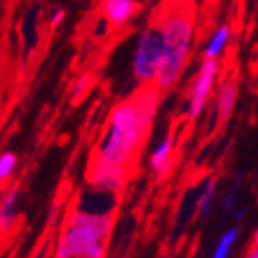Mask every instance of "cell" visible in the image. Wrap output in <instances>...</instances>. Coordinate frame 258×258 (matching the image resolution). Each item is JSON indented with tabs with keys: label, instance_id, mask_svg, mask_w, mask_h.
I'll return each instance as SVG.
<instances>
[{
	"label": "cell",
	"instance_id": "d6986e66",
	"mask_svg": "<svg viewBox=\"0 0 258 258\" xmlns=\"http://www.w3.org/2000/svg\"><path fill=\"white\" fill-rule=\"evenodd\" d=\"M247 258H258V247H254V249L251 251L249 256H247Z\"/></svg>",
	"mask_w": 258,
	"mask_h": 258
},
{
	"label": "cell",
	"instance_id": "52a82bcc",
	"mask_svg": "<svg viewBox=\"0 0 258 258\" xmlns=\"http://www.w3.org/2000/svg\"><path fill=\"white\" fill-rule=\"evenodd\" d=\"M173 134L168 132L163 139L159 141V145L155 147V150L150 155V168L154 170L157 181H163L170 175L173 168Z\"/></svg>",
	"mask_w": 258,
	"mask_h": 258
},
{
	"label": "cell",
	"instance_id": "30bf717a",
	"mask_svg": "<svg viewBox=\"0 0 258 258\" xmlns=\"http://www.w3.org/2000/svg\"><path fill=\"white\" fill-rule=\"evenodd\" d=\"M18 188H9L0 199V233L13 228L18 219Z\"/></svg>",
	"mask_w": 258,
	"mask_h": 258
},
{
	"label": "cell",
	"instance_id": "ac0fdd59",
	"mask_svg": "<svg viewBox=\"0 0 258 258\" xmlns=\"http://www.w3.org/2000/svg\"><path fill=\"white\" fill-rule=\"evenodd\" d=\"M244 217H245V210L244 208H240V210L237 211V213H235V222H242V220H244Z\"/></svg>",
	"mask_w": 258,
	"mask_h": 258
},
{
	"label": "cell",
	"instance_id": "4fadbf2b",
	"mask_svg": "<svg viewBox=\"0 0 258 258\" xmlns=\"http://www.w3.org/2000/svg\"><path fill=\"white\" fill-rule=\"evenodd\" d=\"M237 240H238V228H229L228 231H224V235L217 242L211 258H228Z\"/></svg>",
	"mask_w": 258,
	"mask_h": 258
},
{
	"label": "cell",
	"instance_id": "e0dca14e",
	"mask_svg": "<svg viewBox=\"0 0 258 258\" xmlns=\"http://www.w3.org/2000/svg\"><path fill=\"white\" fill-rule=\"evenodd\" d=\"M63 18H65V11H63V9H56L54 13L51 15V26L52 27L60 26L61 22H63Z\"/></svg>",
	"mask_w": 258,
	"mask_h": 258
},
{
	"label": "cell",
	"instance_id": "5bb4252c",
	"mask_svg": "<svg viewBox=\"0 0 258 258\" xmlns=\"http://www.w3.org/2000/svg\"><path fill=\"white\" fill-rule=\"evenodd\" d=\"M92 82H94V74L92 73H83L82 76L76 78V82L73 83V89H71V99H73L74 103L80 101L87 92L91 91Z\"/></svg>",
	"mask_w": 258,
	"mask_h": 258
},
{
	"label": "cell",
	"instance_id": "5b68a950",
	"mask_svg": "<svg viewBox=\"0 0 258 258\" xmlns=\"http://www.w3.org/2000/svg\"><path fill=\"white\" fill-rule=\"evenodd\" d=\"M217 74H219V61L217 60H203L199 73L194 80L191 91L188 98V119L195 121L203 114L206 107L208 99H210L213 87L217 82Z\"/></svg>",
	"mask_w": 258,
	"mask_h": 258
},
{
	"label": "cell",
	"instance_id": "9c48e42d",
	"mask_svg": "<svg viewBox=\"0 0 258 258\" xmlns=\"http://www.w3.org/2000/svg\"><path fill=\"white\" fill-rule=\"evenodd\" d=\"M238 101V85L235 80H226L217 92V116L220 121L229 119Z\"/></svg>",
	"mask_w": 258,
	"mask_h": 258
},
{
	"label": "cell",
	"instance_id": "2e32d148",
	"mask_svg": "<svg viewBox=\"0 0 258 258\" xmlns=\"http://www.w3.org/2000/svg\"><path fill=\"white\" fill-rule=\"evenodd\" d=\"M237 194H238V188L231 186V189L224 195V199H222V210L224 211H233V208H235V204H237Z\"/></svg>",
	"mask_w": 258,
	"mask_h": 258
},
{
	"label": "cell",
	"instance_id": "277c9868",
	"mask_svg": "<svg viewBox=\"0 0 258 258\" xmlns=\"http://www.w3.org/2000/svg\"><path fill=\"white\" fill-rule=\"evenodd\" d=\"M163 61V40L157 26H150L141 33L136 42L132 56V74L143 85L155 82L157 71Z\"/></svg>",
	"mask_w": 258,
	"mask_h": 258
},
{
	"label": "cell",
	"instance_id": "3957f363",
	"mask_svg": "<svg viewBox=\"0 0 258 258\" xmlns=\"http://www.w3.org/2000/svg\"><path fill=\"white\" fill-rule=\"evenodd\" d=\"M112 226L110 211L76 210L58 240L56 258H103Z\"/></svg>",
	"mask_w": 258,
	"mask_h": 258
},
{
	"label": "cell",
	"instance_id": "8fae6325",
	"mask_svg": "<svg viewBox=\"0 0 258 258\" xmlns=\"http://www.w3.org/2000/svg\"><path fill=\"white\" fill-rule=\"evenodd\" d=\"M229 36H231V27L229 26H220L219 29L211 35L210 42L204 47V60H217L222 54L224 47L228 45Z\"/></svg>",
	"mask_w": 258,
	"mask_h": 258
},
{
	"label": "cell",
	"instance_id": "ffe728a7",
	"mask_svg": "<svg viewBox=\"0 0 258 258\" xmlns=\"http://www.w3.org/2000/svg\"><path fill=\"white\" fill-rule=\"evenodd\" d=\"M254 247H258V231H256V235H254Z\"/></svg>",
	"mask_w": 258,
	"mask_h": 258
},
{
	"label": "cell",
	"instance_id": "8992f818",
	"mask_svg": "<svg viewBox=\"0 0 258 258\" xmlns=\"http://www.w3.org/2000/svg\"><path fill=\"white\" fill-rule=\"evenodd\" d=\"M128 168L116 166V164H110L107 161H101L98 157H94L91 163V170H89V175H87V181L98 191H103V194L116 195L119 194L123 186H125L126 179H128Z\"/></svg>",
	"mask_w": 258,
	"mask_h": 258
},
{
	"label": "cell",
	"instance_id": "9a60e30c",
	"mask_svg": "<svg viewBox=\"0 0 258 258\" xmlns=\"http://www.w3.org/2000/svg\"><path fill=\"white\" fill-rule=\"evenodd\" d=\"M18 157L13 152H4L0 154V181H6L13 175L15 170H17Z\"/></svg>",
	"mask_w": 258,
	"mask_h": 258
},
{
	"label": "cell",
	"instance_id": "7a4b0ae2",
	"mask_svg": "<svg viewBox=\"0 0 258 258\" xmlns=\"http://www.w3.org/2000/svg\"><path fill=\"white\" fill-rule=\"evenodd\" d=\"M155 26L163 40V61L154 85L159 91H168L179 82L188 61L194 42L195 15L186 4H173L159 15Z\"/></svg>",
	"mask_w": 258,
	"mask_h": 258
},
{
	"label": "cell",
	"instance_id": "ba28073f",
	"mask_svg": "<svg viewBox=\"0 0 258 258\" xmlns=\"http://www.w3.org/2000/svg\"><path fill=\"white\" fill-rule=\"evenodd\" d=\"M101 9H103V17L112 26L121 27L136 17L139 6L136 0H103Z\"/></svg>",
	"mask_w": 258,
	"mask_h": 258
},
{
	"label": "cell",
	"instance_id": "6da1fadb",
	"mask_svg": "<svg viewBox=\"0 0 258 258\" xmlns=\"http://www.w3.org/2000/svg\"><path fill=\"white\" fill-rule=\"evenodd\" d=\"M159 89L147 85L112 108L107 130L96 147L94 157L128 168L138 157L150 130L159 107Z\"/></svg>",
	"mask_w": 258,
	"mask_h": 258
},
{
	"label": "cell",
	"instance_id": "7c38bea8",
	"mask_svg": "<svg viewBox=\"0 0 258 258\" xmlns=\"http://www.w3.org/2000/svg\"><path fill=\"white\" fill-rule=\"evenodd\" d=\"M217 188H219V179L217 177H210L203 184V189H201V194H199L197 199V213L201 217H206L211 211L213 201H215Z\"/></svg>",
	"mask_w": 258,
	"mask_h": 258
}]
</instances>
